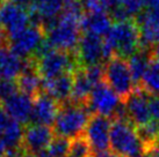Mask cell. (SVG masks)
Here are the masks:
<instances>
[{
  "label": "cell",
  "mask_w": 159,
  "mask_h": 157,
  "mask_svg": "<svg viewBox=\"0 0 159 157\" xmlns=\"http://www.w3.org/2000/svg\"><path fill=\"white\" fill-rule=\"evenodd\" d=\"M103 40L108 59L113 56L123 59L131 57L141 49L139 29L135 19L115 22Z\"/></svg>",
  "instance_id": "1"
},
{
  "label": "cell",
  "mask_w": 159,
  "mask_h": 157,
  "mask_svg": "<svg viewBox=\"0 0 159 157\" xmlns=\"http://www.w3.org/2000/svg\"><path fill=\"white\" fill-rule=\"evenodd\" d=\"M92 113L84 104L67 102L59 106L57 118L53 122L55 135L69 140L83 135Z\"/></svg>",
  "instance_id": "2"
},
{
  "label": "cell",
  "mask_w": 159,
  "mask_h": 157,
  "mask_svg": "<svg viewBox=\"0 0 159 157\" xmlns=\"http://www.w3.org/2000/svg\"><path fill=\"white\" fill-rule=\"evenodd\" d=\"M109 149L113 154L121 157H134L144 153V144L137 128L129 120L113 119Z\"/></svg>",
  "instance_id": "3"
},
{
  "label": "cell",
  "mask_w": 159,
  "mask_h": 157,
  "mask_svg": "<svg viewBox=\"0 0 159 157\" xmlns=\"http://www.w3.org/2000/svg\"><path fill=\"white\" fill-rule=\"evenodd\" d=\"M36 61V67L43 80H51L61 75L75 73L80 67L75 52H65L50 49L39 57H31Z\"/></svg>",
  "instance_id": "4"
},
{
  "label": "cell",
  "mask_w": 159,
  "mask_h": 157,
  "mask_svg": "<svg viewBox=\"0 0 159 157\" xmlns=\"http://www.w3.org/2000/svg\"><path fill=\"white\" fill-rule=\"evenodd\" d=\"M103 81L117 94L122 102L127 100L136 88L128 61L117 56L109 58L103 66Z\"/></svg>",
  "instance_id": "5"
},
{
  "label": "cell",
  "mask_w": 159,
  "mask_h": 157,
  "mask_svg": "<svg viewBox=\"0 0 159 157\" xmlns=\"http://www.w3.org/2000/svg\"><path fill=\"white\" fill-rule=\"evenodd\" d=\"M113 119L101 114H92L87 126L85 128L84 136L87 140L93 155H99L109 151V136Z\"/></svg>",
  "instance_id": "6"
},
{
  "label": "cell",
  "mask_w": 159,
  "mask_h": 157,
  "mask_svg": "<svg viewBox=\"0 0 159 157\" xmlns=\"http://www.w3.org/2000/svg\"><path fill=\"white\" fill-rule=\"evenodd\" d=\"M44 35V28L41 24L33 23L18 34L9 36L11 50L19 57L31 58L43 43Z\"/></svg>",
  "instance_id": "7"
},
{
  "label": "cell",
  "mask_w": 159,
  "mask_h": 157,
  "mask_svg": "<svg viewBox=\"0 0 159 157\" xmlns=\"http://www.w3.org/2000/svg\"><path fill=\"white\" fill-rule=\"evenodd\" d=\"M122 103L117 94L103 81L93 88L86 106L92 114H101L113 119Z\"/></svg>",
  "instance_id": "8"
},
{
  "label": "cell",
  "mask_w": 159,
  "mask_h": 157,
  "mask_svg": "<svg viewBox=\"0 0 159 157\" xmlns=\"http://www.w3.org/2000/svg\"><path fill=\"white\" fill-rule=\"evenodd\" d=\"M75 56L80 67L92 65H100L105 59H108L105 48V40L102 37L91 34H84L80 37Z\"/></svg>",
  "instance_id": "9"
},
{
  "label": "cell",
  "mask_w": 159,
  "mask_h": 157,
  "mask_svg": "<svg viewBox=\"0 0 159 157\" xmlns=\"http://www.w3.org/2000/svg\"><path fill=\"white\" fill-rule=\"evenodd\" d=\"M150 95L142 88H135L134 92L124 100L129 121L136 128L143 127L152 121L150 114Z\"/></svg>",
  "instance_id": "10"
},
{
  "label": "cell",
  "mask_w": 159,
  "mask_h": 157,
  "mask_svg": "<svg viewBox=\"0 0 159 157\" xmlns=\"http://www.w3.org/2000/svg\"><path fill=\"white\" fill-rule=\"evenodd\" d=\"M135 21L139 29L141 48L151 51L159 43V9H145Z\"/></svg>",
  "instance_id": "11"
},
{
  "label": "cell",
  "mask_w": 159,
  "mask_h": 157,
  "mask_svg": "<svg viewBox=\"0 0 159 157\" xmlns=\"http://www.w3.org/2000/svg\"><path fill=\"white\" fill-rule=\"evenodd\" d=\"M30 21V13L25 7L9 1L0 6V27L9 36L23 30L29 26Z\"/></svg>",
  "instance_id": "12"
},
{
  "label": "cell",
  "mask_w": 159,
  "mask_h": 157,
  "mask_svg": "<svg viewBox=\"0 0 159 157\" xmlns=\"http://www.w3.org/2000/svg\"><path fill=\"white\" fill-rule=\"evenodd\" d=\"M55 138L52 127L43 125H28L23 131L22 148L28 156H35L42 150L48 149Z\"/></svg>",
  "instance_id": "13"
},
{
  "label": "cell",
  "mask_w": 159,
  "mask_h": 157,
  "mask_svg": "<svg viewBox=\"0 0 159 157\" xmlns=\"http://www.w3.org/2000/svg\"><path fill=\"white\" fill-rule=\"evenodd\" d=\"M59 106L61 105L53 98L44 92H41L33 100V111L29 125H43L51 127L57 118Z\"/></svg>",
  "instance_id": "14"
},
{
  "label": "cell",
  "mask_w": 159,
  "mask_h": 157,
  "mask_svg": "<svg viewBox=\"0 0 159 157\" xmlns=\"http://www.w3.org/2000/svg\"><path fill=\"white\" fill-rule=\"evenodd\" d=\"M33 100L34 98L19 91L2 102V109L14 121L21 125L29 124L33 111Z\"/></svg>",
  "instance_id": "15"
},
{
  "label": "cell",
  "mask_w": 159,
  "mask_h": 157,
  "mask_svg": "<svg viewBox=\"0 0 159 157\" xmlns=\"http://www.w3.org/2000/svg\"><path fill=\"white\" fill-rule=\"evenodd\" d=\"M65 2L66 0H31V20L44 28L59 16Z\"/></svg>",
  "instance_id": "16"
},
{
  "label": "cell",
  "mask_w": 159,
  "mask_h": 157,
  "mask_svg": "<svg viewBox=\"0 0 159 157\" xmlns=\"http://www.w3.org/2000/svg\"><path fill=\"white\" fill-rule=\"evenodd\" d=\"M16 84L19 91L30 96L31 98H35L42 92L43 78L37 70L36 61L34 58H28L26 60V66L22 73L16 78Z\"/></svg>",
  "instance_id": "17"
},
{
  "label": "cell",
  "mask_w": 159,
  "mask_h": 157,
  "mask_svg": "<svg viewBox=\"0 0 159 157\" xmlns=\"http://www.w3.org/2000/svg\"><path fill=\"white\" fill-rule=\"evenodd\" d=\"M72 86L73 73H69L51 80H43L42 91H44V94L53 98L59 105H62L70 102Z\"/></svg>",
  "instance_id": "18"
},
{
  "label": "cell",
  "mask_w": 159,
  "mask_h": 157,
  "mask_svg": "<svg viewBox=\"0 0 159 157\" xmlns=\"http://www.w3.org/2000/svg\"><path fill=\"white\" fill-rule=\"evenodd\" d=\"M26 66V61L19 57L8 48L0 49V78L12 80L18 78Z\"/></svg>",
  "instance_id": "19"
},
{
  "label": "cell",
  "mask_w": 159,
  "mask_h": 157,
  "mask_svg": "<svg viewBox=\"0 0 159 157\" xmlns=\"http://www.w3.org/2000/svg\"><path fill=\"white\" fill-rule=\"evenodd\" d=\"M111 18L108 13H85L80 21V29L85 34L99 37L106 36L111 28Z\"/></svg>",
  "instance_id": "20"
},
{
  "label": "cell",
  "mask_w": 159,
  "mask_h": 157,
  "mask_svg": "<svg viewBox=\"0 0 159 157\" xmlns=\"http://www.w3.org/2000/svg\"><path fill=\"white\" fill-rule=\"evenodd\" d=\"M95 84L87 75L84 67H79L73 73V86H72V94H71L70 102L75 104L86 105L87 100L92 92Z\"/></svg>",
  "instance_id": "21"
},
{
  "label": "cell",
  "mask_w": 159,
  "mask_h": 157,
  "mask_svg": "<svg viewBox=\"0 0 159 157\" xmlns=\"http://www.w3.org/2000/svg\"><path fill=\"white\" fill-rule=\"evenodd\" d=\"M151 58H152L151 51L141 49L136 53H134L131 57H129L128 60H127L129 65V70H130V73H131V76H133L134 83H135L136 88L141 83L143 75H144L148 66L150 64Z\"/></svg>",
  "instance_id": "22"
},
{
  "label": "cell",
  "mask_w": 159,
  "mask_h": 157,
  "mask_svg": "<svg viewBox=\"0 0 159 157\" xmlns=\"http://www.w3.org/2000/svg\"><path fill=\"white\" fill-rule=\"evenodd\" d=\"M139 88L146 91L150 96H159V60L151 58V61L143 75Z\"/></svg>",
  "instance_id": "23"
},
{
  "label": "cell",
  "mask_w": 159,
  "mask_h": 157,
  "mask_svg": "<svg viewBox=\"0 0 159 157\" xmlns=\"http://www.w3.org/2000/svg\"><path fill=\"white\" fill-rule=\"evenodd\" d=\"M23 131L21 124L13 120L4 132L0 133V141L5 146L6 151L22 148Z\"/></svg>",
  "instance_id": "24"
},
{
  "label": "cell",
  "mask_w": 159,
  "mask_h": 157,
  "mask_svg": "<svg viewBox=\"0 0 159 157\" xmlns=\"http://www.w3.org/2000/svg\"><path fill=\"white\" fill-rule=\"evenodd\" d=\"M93 151L89 147L87 140L85 139L84 134L72 139L70 142V149L67 157H93Z\"/></svg>",
  "instance_id": "25"
},
{
  "label": "cell",
  "mask_w": 159,
  "mask_h": 157,
  "mask_svg": "<svg viewBox=\"0 0 159 157\" xmlns=\"http://www.w3.org/2000/svg\"><path fill=\"white\" fill-rule=\"evenodd\" d=\"M145 5V0H119V5L116 8H119L128 19H134V15L137 16L141 12H143V7Z\"/></svg>",
  "instance_id": "26"
},
{
  "label": "cell",
  "mask_w": 159,
  "mask_h": 157,
  "mask_svg": "<svg viewBox=\"0 0 159 157\" xmlns=\"http://www.w3.org/2000/svg\"><path fill=\"white\" fill-rule=\"evenodd\" d=\"M71 140L55 135L51 143L49 144L48 151L51 157H67Z\"/></svg>",
  "instance_id": "27"
},
{
  "label": "cell",
  "mask_w": 159,
  "mask_h": 157,
  "mask_svg": "<svg viewBox=\"0 0 159 157\" xmlns=\"http://www.w3.org/2000/svg\"><path fill=\"white\" fill-rule=\"evenodd\" d=\"M16 92H19V88L15 81L0 80V102L1 103L11 96L15 95Z\"/></svg>",
  "instance_id": "28"
},
{
  "label": "cell",
  "mask_w": 159,
  "mask_h": 157,
  "mask_svg": "<svg viewBox=\"0 0 159 157\" xmlns=\"http://www.w3.org/2000/svg\"><path fill=\"white\" fill-rule=\"evenodd\" d=\"M149 105H150L151 119H153V121L159 124V96H151Z\"/></svg>",
  "instance_id": "29"
},
{
  "label": "cell",
  "mask_w": 159,
  "mask_h": 157,
  "mask_svg": "<svg viewBox=\"0 0 159 157\" xmlns=\"http://www.w3.org/2000/svg\"><path fill=\"white\" fill-rule=\"evenodd\" d=\"M12 121H13V120L9 118L8 114L5 112L4 109L0 108V133L4 132L5 129L11 125V122Z\"/></svg>",
  "instance_id": "30"
},
{
  "label": "cell",
  "mask_w": 159,
  "mask_h": 157,
  "mask_svg": "<svg viewBox=\"0 0 159 157\" xmlns=\"http://www.w3.org/2000/svg\"><path fill=\"white\" fill-rule=\"evenodd\" d=\"M144 156L145 157H159V143L150 146L144 149Z\"/></svg>",
  "instance_id": "31"
},
{
  "label": "cell",
  "mask_w": 159,
  "mask_h": 157,
  "mask_svg": "<svg viewBox=\"0 0 159 157\" xmlns=\"http://www.w3.org/2000/svg\"><path fill=\"white\" fill-rule=\"evenodd\" d=\"M9 45V35L6 32L5 29L0 27V49L8 48Z\"/></svg>",
  "instance_id": "32"
},
{
  "label": "cell",
  "mask_w": 159,
  "mask_h": 157,
  "mask_svg": "<svg viewBox=\"0 0 159 157\" xmlns=\"http://www.w3.org/2000/svg\"><path fill=\"white\" fill-rule=\"evenodd\" d=\"M9 2L19 5V6H21V7H26V6L31 4V0H9Z\"/></svg>",
  "instance_id": "33"
},
{
  "label": "cell",
  "mask_w": 159,
  "mask_h": 157,
  "mask_svg": "<svg viewBox=\"0 0 159 157\" xmlns=\"http://www.w3.org/2000/svg\"><path fill=\"white\" fill-rule=\"evenodd\" d=\"M146 5L151 9H159V0H145Z\"/></svg>",
  "instance_id": "34"
},
{
  "label": "cell",
  "mask_w": 159,
  "mask_h": 157,
  "mask_svg": "<svg viewBox=\"0 0 159 157\" xmlns=\"http://www.w3.org/2000/svg\"><path fill=\"white\" fill-rule=\"evenodd\" d=\"M151 56L159 60V43L157 44L152 50H151Z\"/></svg>",
  "instance_id": "35"
},
{
  "label": "cell",
  "mask_w": 159,
  "mask_h": 157,
  "mask_svg": "<svg viewBox=\"0 0 159 157\" xmlns=\"http://www.w3.org/2000/svg\"><path fill=\"white\" fill-rule=\"evenodd\" d=\"M33 157H51V155L49 154L48 149H45V150H42V151H40L39 154H36L35 156Z\"/></svg>",
  "instance_id": "36"
},
{
  "label": "cell",
  "mask_w": 159,
  "mask_h": 157,
  "mask_svg": "<svg viewBox=\"0 0 159 157\" xmlns=\"http://www.w3.org/2000/svg\"><path fill=\"white\" fill-rule=\"evenodd\" d=\"M5 155H6V148L2 144V142L0 141V157H5Z\"/></svg>",
  "instance_id": "37"
},
{
  "label": "cell",
  "mask_w": 159,
  "mask_h": 157,
  "mask_svg": "<svg viewBox=\"0 0 159 157\" xmlns=\"http://www.w3.org/2000/svg\"><path fill=\"white\" fill-rule=\"evenodd\" d=\"M26 157H33V156H28V155H27V156Z\"/></svg>",
  "instance_id": "38"
}]
</instances>
